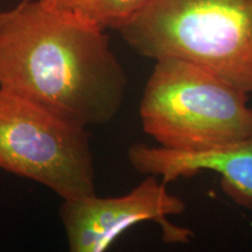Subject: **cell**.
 <instances>
[{"label": "cell", "instance_id": "3", "mask_svg": "<svg viewBox=\"0 0 252 252\" xmlns=\"http://www.w3.org/2000/svg\"><path fill=\"white\" fill-rule=\"evenodd\" d=\"M249 94L209 69L157 60L139 105L143 130L160 146L197 151L252 135Z\"/></svg>", "mask_w": 252, "mask_h": 252}, {"label": "cell", "instance_id": "1", "mask_svg": "<svg viewBox=\"0 0 252 252\" xmlns=\"http://www.w3.org/2000/svg\"><path fill=\"white\" fill-rule=\"evenodd\" d=\"M0 88L87 128L118 115L127 75L105 31L24 0L0 24Z\"/></svg>", "mask_w": 252, "mask_h": 252}, {"label": "cell", "instance_id": "8", "mask_svg": "<svg viewBox=\"0 0 252 252\" xmlns=\"http://www.w3.org/2000/svg\"><path fill=\"white\" fill-rule=\"evenodd\" d=\"M4 13H5V11H0V24H1L2 18H4Z\"/></svg>", "mask_w": 252, "mask_h": 252}, {"label": "cell", "instance_id": "6", "mask_svg": "<svg viewBox=\"0 0 252 252\" xmlns=\"http://www.w3.org/2000/svg\"><path fill=\"white\" fill-rule=\"evenodd\" d=\"M127 159L134 171L160 176L166 185L204 171L219 173L223 191L238 206L252 212V135L197 151L133 144L127 150Z\"/></svg>", "mask_w": 252, "mask_h": 252}, {"label": "cell", "instance_id": "5", "mask_svg": "<svg viewBox=\"0 0 252 252\" xmlns=\"http://www.w3.org/2000/svg\"><path fill=\"white\" fill-rule=\"evenodd\" d=\"M181 197L167 190L158 176L147 175L127 194L98 197L97 194L77 200H63L60 219L71 252H104L126 230L143 222H156L166 243H188L194 232L175 225L169 216L185 213Z\"/></svg>", "mask_w": 252, "mask_h": 252}, {"label": "cell", "instance_id": "7", "mask_svg": "<svg viewBox=\"0 0 252 252\" xmlns=\"http://www.w3.org/2000/svg\"><path fill=\"white\" fill-rule=\"evenodd\" d=\"M102 30H119L150 0H39Z\"/></svg>", "mask_w": 252, "mask_h": 252}, {"label": "cell", "instance_id": "4", "mask_svg": "<svg viewBox=\"0 0 252 252\" xmlns=\"http://www.w3.org/2000/svg\"><path fill=\"white\" fill-rule=\"evenodd\" d=\"M86 127L0 88V169L45 186L62 200L96 194Z\"/></svg>", "mask_w": 252, "mask_h": 252}, {"label": "cell", "instance_id": "2", "mask_svg": "<svg viewBox=\"0 0 252 252\" xmlns=\"http://www.w3.org/2000/svg\"><path fill=\"white\" fill-rule=\"evenodd\" d=\"M117 32L140 56L187 60L252 94V0H150Z\"/></svg>", "mask_w": 252, "mask_h": 252}]
</instances>
